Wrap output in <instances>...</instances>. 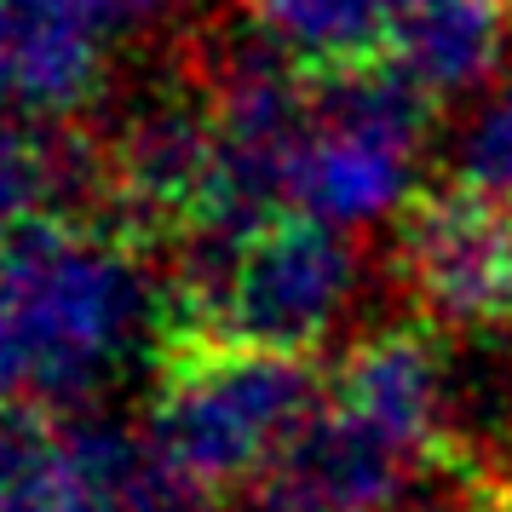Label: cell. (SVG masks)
<instances>
[{"mask_svg": "<svg viewBox=\"0 0 512 512\" xmlns=\"http://www.w3.org/2000/svg\"><path fill=\"white\" fill-rule=\"evenodd\" d=\"M162 288L104 225L41 219L0 242V409L87 403L110 386L150 328Z\"/></svg>", "mask_w": 512, "mask_h": 512, "instance_id": "6da1fadb", "label": "cell"}, {"mask_svg": "<svg viewBox=\"0 0 512 512\" xmlns=\"http://www.w3.org/2000/svg\"><path fill=\"white\" fill-rule=\"evenodd\" d=\"M426 98L397 70H340L317 93L294 167L288 202L334 231H369L409 213L426 156Z\"/></svg>", "mask_w": 512, "mask_h": 512, "instance_id": "7a4b0ae2", "label": "cell"}, {"mask_svg": "<svg viewBox=\"0 0 512 512\" xmlns=\"http://www.w3.org/2000/svg\"><path fill=\"white\" fill-rule=\"evenodd\" d=\"M363 294V254L351 231L323 219H265L213 277L190 282L185 300L219 346H259L305 357L351 317Z\"/></svg>", "mask_w": 512, "mask_h": 512, "instance_id": "3957f363", "label": "cell"}, {"mask_svg": "<svg viewBox=\"0 0 512 512\" xmlns=\"http://www.w3.org/2000/svg\"><path fill=\"white\" fill-rule=\"evenodd\" d=\"M317 380L300 357L259 346L202 351L167 374L144 438L202 484H231L277 461V449L317 415Z\"/></svg>", "mask_w": 512, "mask_h": 512, "instance_id": "277c9868", "label": "cell"}, {"mask_svg": "<svg viewBox=\"0 0 512 512\" xmlns=\"http://www.w3.org/2000/svg\"><path fill=\"white\" fill-rule=\"evenodd\" d=\"M185 6L190 0H0L12 104L41 121L81 116L104 93L116 41L173 24Z\"/></svg>", "mask_w": 512, "mask_h": 512, "instance_id": "5b68a950", "label": "cell"}, {"mask_svg": "<svg viewBox=\"0 0 512 512\" xmlns=\"http://www.w3.org/2000/svg\"><path fill=\"white\" fill-rule=\"evenodd\" d=\"M403 277L420 311L449 328H484L512 317V213L478 190L426 196L403 219Z\"/></svg>", "mask_w": 512, "mask_h": 512, "instance_id": "8992f818", "label": "cell"}, {"mask_svg": "<svg viewBox=\"0 0 512 512\" xmlns=\"http://www.w3.org/2000/svg\"><path fill=\"white\" fill-rule=\"evenodd\" d=\"M213 156H219V133L208 98L162 87L133 98V110H121L116 133L104 144V179L150 225H179V219L190 225L208 196Z\"/></svg>", "mask_w": 512, "mask_h": 512, "instance_id": "52a82bcc", "label": "cell"}, {"mask_svg": "<svg viewBox=\"0 0 512 512\" xmlns=\"http://www.w3.org/2000/svg\"><path fill=\"white\" fill-rule=\"evenodd\" d=\"M409 455L328 403L265 466V512H392Z\"/></svg>", "mask_w": 512, "mask_h": 512, "instance_id": "ba28073f", "label": "cell"}, {"mask_svg": "<svg viewBox=\"0 0 512 512\" xmlns=\"http://www.w3.org/2000/svg\"><path fill=\"white\" fill-rule=\"evenodd\" d=\"M512 52V0H409L386 47L392 64L426 104L472 98L501 75Z\"/></svg>", "mask_w": 512, "mask_h": 512, "instance_id": "9c48e42d", "label": "cell"}, {"mask_svg": "<svg viewBox=\"0 0 512 512\" xmlns=\"http://www.w3.org/2000/svg\"><path fill=\"white\" fill-rule=\"evenodd\" d=\"M443 363L409 328H386L346 357L334 409H346L357 426H369L374 438H386L415 461L426 443L438 438L443 420Z\"/></svg>", "mask_w": 512, "mask_h": 512, "instance_id": "30bf717a", "label": "cell"}, {"mask_svg": "<svg viewBox=\"0 0 512 512\" xmlns=\"http://www.w3.org/2000/svg\"><path fill=\"white\" fill-rule=\"evenodd\" d=\"M242 12L300 70H363L392 47L409 0H242Z\"/></svg>", "mask_w": 512, "mask_h": 512, "instance_id": "8fae6325", "label": "cell"}, {"mask_svg": "<svg viewBox=\"0 0 512 512\" xmlns=\"http://www.w3.org/2000/svg\"><path fill=\"white\" fill-rule=\"evenodd\" d=\"M93 185V156L58 127L0 116V242L29 231L41 219H58L64 202H75Z\"/></svg>", "mask_w": 512, "mask_h": 512, "instance_id": "7c38bea8", "label": "cell"}, {"mask_svg": "<svg viewBox=\"0 0 512 512\" xmlns=\"http://www.w3.org/2000/svg\"><path fill=\"white\" fill-rule=\"evenodd\" d=\"M0 512H110L64 426L0 409Z\"/></svg>", "mask_w": 512, "mask_h": 512, "instance_id": "4fadbf2b", "label": "cell"}, {"mask_svg": "<svg viewBox=\"0 0 512 512\" xmlns=\"http://www.w3.org/2000/svg\"><path fill=\"white\" fill-rule=\"evenodd\" d=\"M455 179L512 208V70L489 87L455 133Z\"/></svg>", "mask_w": 512, "mask_h": 512, "instance_id": "5bb4252c", "label": "cell"}, {"mask_svg": "<svg viewBox=\"0 0 512 512\" xmlns=\"http://www.w3.org/2000/svg\"><path fill=\"white\" fill-rule=\"evenodd\" d=\"M110 512H213V484L190 478L185 466H173L162 449H150V438H144Z\"/></svg>", "mask_w": 512, "mask_h": 512, "instance_id": "9a60e30c", "label": "cell"}, {"mask_svg": "<svg viewBox=\"0 0 512 512\" xmlns=\"http://www.w3.org/2000/svg\"><path fill=\"white\" fill-rule=\"evenodd\" d=\"M392 512H415V507H403V501H397V507H392Z\"/></svg>", "mask_w": 512, "mask_h": 512, "instance_id": "2e32d148", "label": "cell"}]
</instances>
